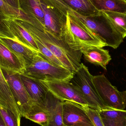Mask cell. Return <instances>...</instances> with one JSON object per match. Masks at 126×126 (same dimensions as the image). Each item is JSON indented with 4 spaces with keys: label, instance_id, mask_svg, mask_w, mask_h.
<instances>
[{
    "label": "cell",
    "instance_id": "6da1fadb",
    "mask_svg": "<svg viewBox=\"0 0 126 126\" xmlns=\"http://www.w3.org/2000/svg\"><path fill=\"white\" fill-rule=\"evenodd\" d=\"M14 19L50 49L65 68L72 73L78 70L81 64L82 54L80 51L74 50L65 40H59L47 31H41L24 21Z\"/></svg>",
    "mask_w": 126,
    "mask_h": 126
},
{
    "label": "cell",
    "instance_id": "7a4b0ae2",
    "mask_svg": "<svg viewBox=\"0 0 126 126\" xmlns=\"http://www.w3.org/2000/svg\"><path fill=\"white\" fill-rule=\"evenodd\" d=\"M54 1L68 13L83 22L107 46L117 49L123 41V35L104 12H100V14L94 16H83L73 11L59 0H54Z\"/></svg>",
    "mask_w": 126,
    "mask_h": 126
},
{
    "label": "cell",
    "instance_id": "3957f363",
    "mask_svg": "<svg viewBox=\"0 0 126 126\" xmlns=\"http://www.w3.org/2000/svg\"><path fill=\"white\" fill-rule=\"evenodd\" d=\"M44 13L45 31L59 40H65L70 31L69 15L51 0H40Z\"/></svg>",
    "mask_w": 126,
    "mask_h": 126
},
{
    "label": "cell",
    "instance_id": "277c9868",
    "mask_svg": "<svg viewBox=\"0 0 126 126\" xmlns=\"http://www.w3.org/2000/svg\"><path fill=\"white\" fill-rule=\"evenodd\" d=\"M93 76L88 67L81 63L78 70L73 73L70 81L87 102L90 108L98 111L114 110L108 107L103 103L94 86Z\"/></svg>",
    "mask_w": 126,
    "mask_h": 126
},
{
    "label": "cell",
    "instance_id": "5b68a950",
    "mask_svg": "<svg viewBox=\"0 0 126 126\" xmlns=\"http://www.w3.org/2000/svg\"><path fill=\"white\" fill-rule=\"evenodd\" d=\"M23 74L37 80L46 81L69 80L72 77L73 73L64 67L49 63L37 53L32 63L25 68Z\"/></svg>",
    "mask_w": 126,
    "mask_h": 126
},
{
    "label": "cell",
    "instance_id": "8992f818",
    "mask_svg": "<svg viewBox=\"0 0 126 126\" xmlns=\"http://www.w3.org/2000/svg\"><path fill=\"white\" fill-rule=\"evenodd\" d=\"M68 15L70 32L65 40L73 49L78 51V48L83 45L101 48L107 46L83 22L73 16L69 13Z\"/></svg>",
    "mask_w": 126,
    "mask_h": 126
},
{
    "label": "cell",
    "instance_id": "52a82bcc",
    "mask_svg": "<svg viewBox=\"0 0 126 126\" xmlns=\"http://www.w3.org/2000/svg\"><path fill=\"white\" fill-rule=\"evenodd\" d=\"M0 68L21 116L25 117L32 109L33 104L21 80L20 73L3 67Z\"/></svg>",
    "mask_w": 126,
    "mask_h": 126
},
{
    "label": "cell",
    "instance_id": "ba28073f",
    "mask_svg": "<svg viewBox=\"0 0 126 126\" xmlns=\"http://www.w3.org/2000/svg\"><path fill=\"white\" fill-rule=\"evenodd\" d=\"M93 81L98 94L104 104L111 109L124 110L126 106L121 92L104 75L93 76Z\"/></svg>",
    "mask_w": 126,
    "mask_h": 126
},
{
    "label": "cell",
    "instance_id": "9c48e42d",
    "mask_svg": "<svg viewBox=\"0 0 126 126\" xmlns=\"http://www.w3.org/2000/svg\"><path fill=\"white\" fill-rule=\"evenodd\" d=\"M69 80L39 81L53 95L63 101H72L85 107H89L87 102L73 86Z\"/></svg>",
    "mask_w": 126,
    "mask_h": 126
},
{
    "label": "cell",
    "instance_id": "30bf717a",
    "mask_svg": "<svg viewBox=\"0 0 126 126\" xmlns=\"http://www.w3.org/2000/svg\"><path fill=\"white\" fill-rule=\"evenodd\" d=\"M63 118L64 126H94L83 107L72 101H63Z\"/></svg>",
    "mask_w": 126,
    "mask_h": 126
},
{
    "label": "cell",
    "instance_id": "8fae6325",
    "mask_svg": "<svg viewBox=\"0 0 126 126\" xmlns=\"http://www.w3.org/2000/svg\"><path fill=\"white\" fill-rule=\"evenodd\" d=\"M18 9L29 19L30 24L45 31L44 13L40 0H15Z\"/></svg>",
    "mask_w": 126,
    "mask_h": 126
},
{
    "label": "cell",
    "instance_id": "7c38bea8",
    "mask_svg": "<svg viewBox=\"0 0 126 126\" xmlns=\"http://www.w3.org/2000/svg\"><path fill=\"white\" fill-rule=\"evenodd\" d=\"M20 76L33 106H45L49 92L46 87L39 81L23 74L20 73Z\"/></svg>",
    "mask_w": 126,
    "mask_h": 126
},
{
    "label": "cell",
    "instance_id": "4fadbf2b",
    "mask_svg": "<svg viewBox=\"0 0 126 126\" xmlns=\"http://www.w3.org/2000/svg\"><path fill=\"white\" fill-rule=\"evenodd\" d=\"M103 48L94 46L83 45L78 48L80 51L84 59L89 63L98 65L107 70V65L111 60L109 51Z\"/></svg>",
    "mask_w": 126,
    "mask_h": 126
},
{
    "label": "cell",
    "instance_id": "5bb4252c",
    "mask_svg": "<svg viewBox=\"0 0 126 126\" xmlns=\"http://www.w3.org/2000/svg\"><path fill=\"white\" fill-rule=\"evenodd\" d=\"M3 22L8 27L18 42L38 53L39 49L34 39L29 32L15 19L6 18Z\"/></svg>",
    "mask_w": 126,
    "mask_h": 126
},
{
    "label": "cell",
    "instance_id": "9a60e30c",
    "mask_svg": "<svg viewBox=\"0 0 126 126\" xmlns=\"http://www.w3.org/2000/svg\"><path fill=\"white\" fill-rule=\"evenodd\" d=\"M0 41L19 58L25 68L32 64L37 53L15 39L0 37Z\"/></svg>",
    "mask_w": 126,
    "mask_h": 126
},
{
    "label": "cell",
    "instance_id": "2e32d148",
    "mask_svg": "<svg viewBox=\"0 0 126 126\" xmlns=\"http://www.w3.org/2000/svg\"><path fill=\"white\" fill-rule=\"evenodd\" d=\"M63 101L49 91L45 105L49 113L47 126H64Z\"/></svg>",
    "mask_w": 126,
    "mask_h": 126
},
{
    "label": "cell",
    "instance_id": "e0dca14e",
    "mask_svg": "<svg viewBox=\"0 0 126 126\" xmlns=\"http://www.w3.org/2000/svg\"><path fill=\"white\" fill-rule=\"evenodd\" d=\"M0 67L23 74L25 69L19 58L0 41Z\"/></svg>",
    "mask_w": 126,
    "mask_h": 126
},
{
    "label": "cell",
    "instance_id": "ac0fdd59",
    "mask_svg": "<svg viewBox=\"0 0 126 126\" xmlns=\"http://www.w3.org/2000/svg\"><path fill=\"white\" fill-rule=\"evenodd\" d=\"M0 104L9 110L16 116L21 117L9 86L0 67Z\"/></svg>",
    "mask_w": 126,
    "mask_h": 126
},
{
    "label": "cell",
    "instance_id": "d6986e66",
    "mask_svg": "<svg viewBox=\"0 0 126 126\" xmlns=\"http://www.w3.org/2000/svg\"><path fill=\"white\" fill-rule=\"evenodd\" d=\"M59 0L73 11L83 16H94L100 13V12L95 7L90 0Z\"/></svg>",
    "mask_w": 126,
    "mask_h": 126
},
{
    "label": "cell",
    "instance_id": "ffe728a7",
    "mask_svg": "<svg viewBox=\"0 0 126 126\" xmlns=\"http://www.w3.org/2000/svg\"><path fill=\"white\" fill-rule=\"evenodd\" d=\"M98 112L104 126H126V110H106Z\"/></svg>",
    "mask_w": 126,
    "mask_h": 126
},
{
    "label": "cell",
    "instance_id": "44dd1931",
    "mask_svg": "<svg viewBox=\"0 0 126 126\" xmlns=\"http://www.w3.org/2000/svg\"><path fill=\"white\" fill-rule=\"evenodd\" d=\"M100 12L126 14V0H90Z\"/></svg>",
    "mask_w": 126,
    "mask_h": 126
},
{
    "label": "cell",
    "instance_id": "7402d4cb",
    "mask_svg": "<svg viewBox=\"0 0 126 126\" xmlns=\"http://www.w3.org/2000/svg\"><path fill=\"white\" fill-rule=\"evenodd\" d=\"M49 117V112L45 106L42 107L34 105L24 118L41 126H47Z\"/></svg>",
    "mask_w": 126,
    "mask_h": 126
},
{
    "label": "cell",
    "instance_id": "603a6c76",
    "mask_svg": "<svg viewBox=\"0 0 126 126\" xmlns=\"http://www.w3.org/2000/svg\"><path fill=\"white\" fill-rule=\"evenodd\" d=\"M111 20L118 31L123 35L126 37V14L104 12Z\"/></svg>",
    "mask_w": 126,
    "mask_h": 126
},
{
    "label": "cell",
    "instance_id": "cb8c5ba5",
    "mask_svg": "<svg viewBox=\"0 0 126 126\" xmlns=\"http://www.w3.org/2000/svg\"><path fill=\"white\" fill-rule=\"evenodd\" d=\"M33 37L39 49V52H38L37 54L39 55L44 60L55 65L64 67L63 64L55 57L50 49L44 46L37 39L34 37Z\"/></svg>",
    "mask_w": 126,
    "mask_h": 126
},
{
    "label": "cell",
    "instance_id": "d4e9b609",
    "mask_svg": "<svg viewBox=\"0 0 126 126\" xmlns=\"http://www.w3.org/2000/svg\"><path fill=\"white\" fill-rule=\"evenodd\" d=\"M0 13L6 18L22 20L23 14L18 9L13 7L0 0Z\"/></svg>",
    "mask_w": 126,
    "mask_h": 126
},
{
    "label": "cell",
    "instance_id": "484cf974",
    "mask_svg": "<svg viewBox=\"0 0 126 126\" xmlns=\"http://www.w3.org/2000/svg\"><path fill=\"white\" fill-rule=\"evenodd\" d=\"M0 112L6 126H20V118L9 110L0 104Z\"/></svg>",
    "mask_w": 126,
    "mask_h": 126
},
{
    "label": "cell",
    "instance_id": "4316f807",
    "mask_svg": "<svg viewBox=\"0 0 126 126\" xmlns=\"http://www.w3.org/2000/svg\"><path fill=\"white\" fill-rule=\"evenodd\" d=\"M90 119L94 126H104L98 110L89 107H83Z\"/></svg>",
    "mask_w": 126,
    "mask_h": 126
},
{
    "label": "cell",
    "instance_id": "83f0119b",
    "mask_svg": "<svg viewBox=\"0 0 126 126\" xmlns=\"http://www.w3.org/2000/svg\"><path fill=\"white\" fill-rule=\"evenodd\" d=\"M5 19L6 18L0 13V37L16 40V38L12 34L8 27L3 22V20Z\"/></svg>",
    "mask_w": 126,
    "mask_h": 126
},
{
    "label": "cell",
    "instance_id": "f1b7e54d",
    "mask_svg": "<svg viewBox=\"0 0 126 126\" xmlns=\"http://www.w3.org/2000/svg\"><path fill=\"white\" fill-rule=\"evenodd\" d=\"M4 1L8 4L9 5H10L13 7L18 9L17 5L15 0H3Z\"/></svg>",
    "mask_w": 126,
    "mask_h": 126
},
{
    "label": "cell",
    "instance_id": "f546056e",
    "mask_svg": "<svg viewBox=\"0 0 126 126\" xmlns=\"http://www.w3.org/2000/svg\"><path fill=\"white\" fill-rule=\"evenodd\" d=\"M121 92V95H122L124 102L126 107V90L124 92Z\"/></svg>",
    "mask_w": 126,
    "mask_h": 126
},
{
    "label": "cell",
    "instance_id": "4dcf8cb0",
    "mask_svg": "<svg viewBox=\"0 0 126 126\" xmlns=\"http://www.w3.org/2000/svg\"><path fill=\"white\" fill-rule=\"evenodd\" d=\"M0 126H6L0 112Z\"/></svg>",
    "mask_w": 126,
    "mask_h": 126
},
{
    "label": "cell",
    "instance_id": "1f68e13d",
    "mask_svg": "<svg viewBox=\"0 0 126 126\" xmlns=\"http://www.w3.org/2000/svg\"></svg>",
    "mask_w": 126,
    "mask_h": 126
},
{
    "label": "cell",
    "instance_id": "d6a6232c",
    "mask_svg": "<svg viewBox=\"0 0 126 126\" xmlns=\"http://www.w3.org/2000/svg\"></svg>",
    "mask_w": 126,
    "mask_h": 126
}]
</instances>
